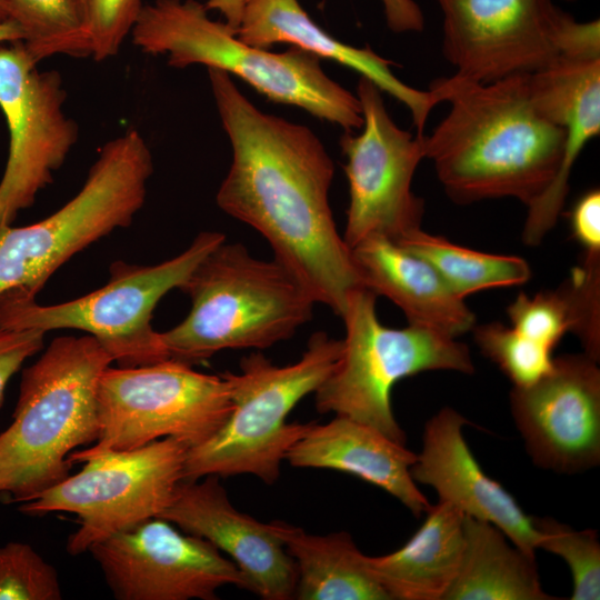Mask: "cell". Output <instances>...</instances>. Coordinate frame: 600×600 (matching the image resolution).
Instances as JSON below:
<instances>
[{
  "label": "cell",
  "mask_w": 600,
  "mask_h": 600,
  "mask_svg": "<svg viewBox=\"0 0 600 600\" xmlns=\"http://www.w3.org/2000/svg\"><path fill=\"white\" fill-rule=\"evenodd\" d=\"M208 76L232 146L217 204L260 232L316 303L341 317L363 286L330 208V156L309 128L254 107L227 72L208 68Z\"/></svg>",
  "instance_id": "cell-1"
},
{
  "label": "cell",
  "mask_w": 600,
  "mask_h": 600,
  "mask_svg": "<svg viewBox=\"0 0 600 600\" xmlns=\"http://www.w3.org/2000/svg\"><path fill=\"white\" fill-rule=\"evenodd\" d=\"M530 74L430 84L450 109L424 136V158L453 202L508 197L528 207L556 178L566 133L536 106Z\"/></svg>",
  "instance_id": "cell-2"
},
{
  "label": "cell",
  "mask_w": 600,
  "mask_h": 600,
  "mask_svg": "<svg viewBox=\"0 0 600 600\" xmlns=\"http://www.w3.org/2000/svg\"><path fill=\"white\" fill-rule=\"evenodd\" d=\"M112 362L92 336H63L23 369L12 422L0 433L7 502H27L70 476V454L97 440L98 383Z\"/></svg>",
  "instance_id": "cell-3"
},
{
  "label": "cell",
  "mask_w": 600,
  "mask_h": 600,
  "mask_svg": "<svg viewBox=\"0 0 600 600\" xmlns=\"http://www.w3.org/2000/svg\"><path fill=\"white\" fill-rule=\"evenodd\" d=\"M181 291L188 316L160 332L169 358L192 364L228 349H266L291 338L307 323L316 301L277 260H261L241 243L211 250Z\"/></svg>",
  "instance_id": "cell-4"
},
{
  "label": "cell",
  "mask_w": 600,
  "mask_h": 600,
  "mask_svg": "<svg viewBox=\"0 0 600 600\" xmlns=\"http://www.w3.org/2000/svg\"><path fill=\"white\" fill-rule=\"evenodd\" d=\"M207 11L197 0H154L143 6L132 42L144 53L166 54L170 67L219 69L272 102L296 106L344 131L361 128L357 94L329 78L320 58L294 47L277 53L247 44Z\"/></svg>",
  "instance_id": "cell-5"
},
{
  "label": "cell",
  "mask_w": 600,
  "mask_h": 600,
  "mask_svg": "<svg viewBox=\"0 0 600 600\" xmlns=\"http://www.w3.org/2000/svg\"><path fill=\"white\" fill-rule=\"evenodd\" d=\"M341 352L342 340L317 331L294 363L277 366L252 352L241 359L238 373L221 372L229 383L231 413L211 438L189 449L183 480L252 474L274 483L288 451L312 424L287 422L288 414L314 393Z\"/></svg>",
  "instance_id": "cell-6"
},
{
  "label": "cell",
  "mask_w": 600,
  "mask_h": 600,
  "mask_svg": "<svg viewBox=\"0 0 600 600\" xmlns=\"http://www.w3.org/2000/svg\"><path fill=\"white\" fill-rule=\"evenodd\" d=\"M153 172L150 149L130 129L100 149L79 192L39 222L0 228V294L20 290L36 298L71 257L131 224Z\"/></svg>",
  "instance_id": "cell-7"
},
{
  "label": "cell",
  "mask_w": 600,
  "mask_h": 600,
  "mask_svg": "<svg viewBox=\"0 0 600 600\" xmlns=\"http://www.w3.org/2000/svg\"><path fill=\"white\" fill-rule=\"evenodd\" d=\"M377 294L361 287L350 293L342 318L346 337L332 372L314 391L317 411L347 417L404 444L406 434L392 406L393 386L406 377L431 370L470 374V351L457 338L410 324L383 326L377 316Z\"/></svg>",
  "instance_id": "cell-8"
},
{
  "label": "cell",
  "mask_w": 600,
  "mask_h": 600,
  "mask_svg": "<svg viewBox=\"0 0 600 600\" xmlns=\"http://www.w3.org/2000/svg\"><path fill=\"white\" fill-rule=\"evenodd\" d=\"M224 240L221 232L203 231L183 252L161 263L113 262L106 286L58 304H39L20 290L6 291L0 294V329L81 330L96 338L118 367L169 359L151 324L153 310Z\"/></svg>",
  "instance_id": "cell-9"
},
{
  "label": "cell",
  "mask_w": 600,
  "mask_h": 600,
  "mask_svg": "<svg viewBox=\"0 0 600 600\" xmlns=\"http://www.w3.org/2000/svg\"><path fill=\"white\" fill-rule=\"evenodd\" d=\"M189 449L167 437L131 450L73 451L69 460L83 463L82 469L18 510L30 517L76 514L79 527L67 551L88 552L97 542L163 513L183 480Z\"/></svg>",
  "instance_id": "cell-10"
},
{
  "label": "cell",
  "mask_w": 600,
  "mask_h": 600,
  "mask_svg": "<svg viewBox=\"0 0 600 600\" xmlns=\"http://www.w3.org/2000/svg\"><path fill=\"white\" fill-rule=\"evenodd\" d=\"M97 408L99 430L91 451L131 450L167 437L192 448L222 427L232 400L221 373L199 372L169 358L109 366L99 379Z\"/></svg>",
  "instance_id": "cell-11"
},
{
  "label": "cell",
  "mask_w": 600,
  "mask_h": 600,
  "mask_svg": "<svg viewBox=\"0 0 600 600\" xmlns=\"http://www.w3.org/2000/svg\"><path fill=\"white\" fill-rule=\"evenodd\" d=\"M381 93L360 77L356 94L362 109L361 132L344 131L340 139L350 198L343 239L350 249L376 236L398 242L421 229L424 202L411 184L424 158V134L399 128Z\"/></svg>",
  "instance_id": "cell-12"
},
{
  "label": "cell",
  "mask_w": 600,
  "mask_h": 600,
  "mask_svg": "<svg viewBox=\"0 0 600 600\" xmlns=\"http://www.w3.org/2000/svg\"><path fill=\"white\" fill-rule=\"evenodd\" d=\"M21 41L0 44V110L9 151L0 180V228L11 226L53 181L79 138L61 74L40 71Z\"/></svg>",
  "instance_id": "cell-13"
},
{
  "label": "cell",
  "mask_w": 600,
  "mask_h": 600,
  "mask_svg": "<svg viewBox=\"0 0 600 600\" xmlns=\"http://www.w3.org/2000/svg\"><path fill=\"white\" fill-rule=\"evenodd\" d=\"M442 52L454 74L492 82L533 73L561 56L573 19L552 0H437Z\"/></svg>",
  "instance_id": "cell-14"
},
{
  "label": "cell",
  "mask_w": 600,
  "mask_h": 600,
  "mask_svg": "<svg viewBox=\"0 0 600 600\" xmlns=\"http://www.w3.org/2000/svg\"><path fill=\"white\" fill-rule=\"evenodd\" d=\"M118 600H216L220 588L244 589L237 566L209 541L157 517L93 544Z\"/></svg>",
  "instance_id": "cell-15"
},
{
  "label": "cell",
  "mask_w": 600,
  "mask_h": 600,
  "mask_svg": "<svg viewBox=\"0 0 600 600\" xmlns=\"http://www.w3.org/2000/svg\"><path fill=\"white\" fill-rule=\"evenodd\" d=\"M582 354L553 359L549 373L510 393L511 411L534 464L558 473L600 462V369Z\"/></svg>",
  "instance_id": "cell-16"
},
{
  "label": "cell",
  "mask_w": 600,
  "mask_h": 600,
  "mask_svg": "<svg viewBox=\"0 0 600 600\" xmlns=\"http://www.w3.org/2000/svg\"><path fill=\"white\" fill-rule=\"evenodd\" d=\"M160 518L229 556L242 574L246 590L264 600L294 597L296 563L273 521L263 523L237 510L218 476L182 480Z\"/></svg>",
  "instance_id": "cell-17"
},
{
  "label": "cell",
  "mask_w": 600,
  "mask_h": 600,
  "mask_svg": "<svg viewBox=\"0 0 600 600\" xmlns=\"http://www.w3.org/2000/svg\"><path fill=\"white\" fill-rule=\"evenodd\" d=\"M464 424L469 421L451 408L441 409L427 422L422 450L410 469L413 480L432 487L439 501L492 523L512 544L536 558L540 536L532 517L483 472L464 440Z\"/></svg>",
  "instance_id": "cell-18"
},
{
  "label": "cell",
  "mask_w": 600,
  "mask_h": 600,
  "mask_svg": "<svg viewBox=\"0 0 600 600\" xmlns=\"http://www.w3.org/2000/svg\"><path fill=\"white\" fill-rule=\"evenodd\" d=\"M530 86L536 106L566 133L556 178L528 206L522 240L527 246L536 247L560 216L574 162L600 132V58L560 56L531 73Z\"/></svg>",
  "instance_id": "cell-19"
},
{
  "label": "cell",
  "mask_w": 600,
  "mask_h": 600,
  "mask_svg": "<svg viewBox=\"0 0 600 600\" xmlns=\"http://www.w3.org/2000/svg\"><path fill=\"white\" fill-rule=\"evenodd\" d=\"M234 33L256 48L269 49L278 43H289L320 59L350 68L403 103L411 113L418 134H424L431 110L441 102L433 90H419L398 79L391 70L393 63L369 47L356 48L330 36L310 18L298 0H243Z\"/></svg>",
  "instance_id": "cell-20"
},
{
  "label": "cell",
  "mask_w": 600,
  "mask_h": 600,
  "mask_svg": "<svg viewBox=\"0 0 600 600\" xmlns=\"http://www.w3.org/2000/svg\"><path fill=\"white\" fill-rule=\"evenodd\" d=\"M286 460L297 468L357 476L393 496L416 517L431 507L410 472L417 454L379 430L347 417L336 416L326 424L312 423Z\"/></svg>",
  "instance_id": "cell-21"
},
{
  "label": "cell",
  "mask_w": 600,
  "mask_h": 600,
  "mask_svg": "<svg viewBox=\"0 0 600 600\" xmlns=\"http://www.w3.org/2000/svg\"><path fill=\"white\" fill-rule=\"evenodd\" d=\"M352 258L361 283L396 303L408 323L452 338L471 331L476 316L423 259L383 237L354 246Z\"/></svg>",
  "instance_id": "cell-22"
},
{
  "label": "cell",
  "mask_w": 600,
  "mask_h": 600,
  "mask_svg": "<svg viewBox=\"0 0 600 600\" xmlns=\"http://www.w3.org/2000/svg\"><path fill=\"white\" fill-rule=\"evenodd\" d=\"M400 549L367 557L368 566L391 600H443L464 550L466 514L439 501Z\"/></svg>",
  "instance_id": "cell-23"
},
{
  "label": "cell",
  "mask_w": 600,
  "mask_h": 600,
  "mask_svg": "<svg viewBox=\"0 0 600 600\" xmlns=\"http://www.w3.org/2000/svg\"><path fill=\"white\" fill-rule=\"evenodd\" d=\"M277 534L297 568L300 600H391L348 532L311 534L281 520Z\"/></svg>",
  "instance_id": "cell-24"
},
{
  "label": "cell",
  "mask_w": 600,
  "mask_h": 600,
  "mask_svg": "<svg viewBox=\"0 0 600 600\" xmlns=\"http://www.w3.org/2000/svg\"><path fill=\"white\" fill-rule=\"evenodd\" d=\"M521 334L553 350L567 332L581 341L584 353L600 358V262L582 260L556 290L530 298L519 293L507 308Z\"/></svg>",
  "instance_id": "cell-25"
},
{
  "label": "cell",
  "mask_w": 600,
  "mask_h": 600,
  "mask_svg": "<svg viewBox=\"0 0 600 600\" xmlns=\"http://www.w3.org/2000/svg\"><path fill=\"white\" fill-rule=\"evenodd\" d=\"M490 522L464 517V550L443 600H551L542 590L536 558L510 546Z\"/></svg>",
  "instance_id": "cell-26"
},
{
  "label": "cell",
  "mask_w": 600,
  "mask_h": 600,
  "mask_svg": "<svg viewBox=\"0 0 600 600\" xmlns=\"http://www.w3.org/2000/svg\"><path fill=\"white\" fill-rule=\"evenodd\" d=\"M396 243L427 261L461 299L490 288L523 284L531 278L523 258L469 249L422 229Z\"/></svg>",
  "instance_id": "cell-27"
},
{
  "label": "cell",
  "mask_w": 600,
  "mask_h": 600,
  "mask_svg": "<svg viewBox=\"0 0 600 600\" xmlns=\"http://www.w3.org/2000/svg\"><path fill=\"white\" fill-rule=\"evenodd\" d=\"M6 12L37 63L57 54L90 57L84 19L74 0H6Z\"/></svg>",
  "instance_id": "cell-28"
},
{
  "label": "cell",
  "mask_w": 600,
  "mask_h": 600,
  "mask_svg": "<svg viewBox=\"0 0 600 600\" xmlns=\"http://www.w3.org/2000/svg\"><path fill=\"white\" fill-rule=\"evenodd\" d=\"M481 352L494 362L514 387L530 386L553 367V350L521 334L511 326L490 322L472 329Z\"/></svg>",
  "instance_id": "cell-29"
},
{
  "label": "cell",
  "mask_w": 600,
  "mask_h": 600,
  "mask_svg": "<svg viewBox=\"0 0 600 600\" xmlns=\"http://www.w3.org/2000/svg\"><path fill=\"white\" fill-rule=\"evenodd\" d=\"M539 532L538 549L562 558L571 570L572 600L600 598V543L594 530H574L554 519L532 518Z\"/></svg>",
  "instance_id": "cell-30"
},
{
  "label": "cell",
  "mask_w": 600,
  "mask_h": 600,
  "mask_svg": "<svg viewBox=\"0 0 600 600\" xmlns=\"http://www.w3.org/2000/svg\"><path fill=\"white\" fill-rule=\"evenodd\" d=\"M56 568L30 544L11 541L0 547V600H60Z\"/></svg>",
  "instance_id": "cell-31"
},
{
  "label": "cell",
  "mask_w": 600,
  "mask_h": 600,
  "mask_svg": "<svg viewBox=\"0 0 600 600\" xmlns=\"http://www.w3.org/2000/svg\"><path fill=\"white\" fill-rule=\"evenodd\" d=\"M143 6L142 0H88L84 31L90 57L103 61L116 56Z\"/></svg>",
  "instance_id": "cell-32"
},
{
  "label": "cell",
  "mask_w": 600,
  "mask_h": 600,
  "mask_svg": "<svg viewBox=\"0 0 600 600\" xmlns=\"http://www.w3.org/2000/svg\"><path fill=\"white\" fill-rule=\"evenodd\" d=\"M41 329H0V408L8 382L23 362L43 348Z\"/></svg>",
  "instance_id": "cell-33"
},
{
  "label": "cell",
  "mask_w": 600,
  "mask_h": 600,
  "mask_svg": "<svg viewBox=\"0 0 600 600\" xmlns=\"http://www.w3.org/2000/svg\"><path fill=\"white\" fill-rule=\"evenodd\" d=\"M573 238L584 253H600V191L592 189L582 194L569 214Z\"/></svg>",
  "instance_id": "cell-34"
},
{
  "label": "cell",
  "mask_w": 600,
  "mask_h": 600,
  "mask_svg": "<svg viewBox=\"0 0 600 600\" xmlns=\"http://www.w3.org/2000/svg\"><path fill=\"white\" fill-rule=\"evenodd\" d=\"M389 29L396 33L420 32L424 17L414 0H381Z\"/></svg>",
  "instance_id": "cell-35"
},
{
  "label": "cell",
  "mask_w": 600,
  "mask_h": 600,
  "mask_svg": "<svg viewBox=\"0 0 600 600\" xmlns=\"http://www.w3.org/2000/svg\"><path fill=\"white\" fill-rule=\"evenodd\" d=\"M22 41L20 28L11 20L0 22V44Z\"/></svg>",
  "instance_id": "cell-36"
},
{
  "label": "cell",
  "mask_w": 600,
  "mask_h": 600,
  "mask_svg": "<svg viewBox=\"0 0 600 600\" xmlns=\"http://www.w3.org/2000/svg\"><path fill=\"white\" fill-rule=\"evenodd\" d=\"M76 4L82 14L84 21H86V14H87V8H88V0H74Z\"/></svg>",
  "instance_id": "cell-37"
},
{
  "label": "cell",
  "mask_w": 600,
  "mask_h": 600,
  "mask_svg": "<svg viewBox=\"0 0 600 600\" xmlns=\"http://www.w3.org/2000/svg\"><path fill=\"white\" fill-rule=\"evenodd\" d=\"M6 0H0V22L7 21Z\"/></svg>",
  "instance_id": "cell-38"
},
{
  "label": "cell",
  "mask_w": 600,
  "mask_h": 600,
  "mask_svg": "<svg viewBox=\"0 0 600 600\" xmlns=\"http://www.w3.org/2000/svg\"><path fill=\"white\" fill-rule=\"evenodd\" d=\"M567 1H572V0H567Z\"/></svg>",
  "instance_id": "cell-39"
}]
</instances>
